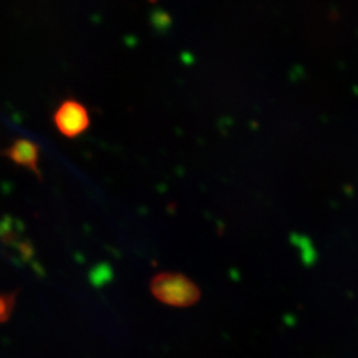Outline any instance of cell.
Returning a JSON list of instances; mask_svg holds the SVG:
<instances>
[{
  "label": "cell",
  "mask_w": 358,
  "mask_h": 358,
  "mask_svg": "<svg viewBox=\"0 0 358 358\" xmlns=\"http://www.w3.org/2000/svg\"><path fill=\"white\" fill-rule=\"evenodd\" d=\"M13 297H0V320L7 319L13 308Z\"/></svg>",
  "instance_id": "277c9868"
},
{
  "label": "cell",
  "mask_w": 358,
  "mask_h": 358,
  "mask_svg": "<svg viewBox=\"0 0 358 358\" xmlns=\"http://www.w3.org/2000/svg\"><path fill=\"white\" fill-rule=\"evenodd\" d=\"M150 292L162 304L174 308L195 306L202 291L196 282L179 272H159L150 280Z\"/></svg>",
  "instance_id": "6da1fadb"
},
{
  "label": "cell",
  "mask_w": 358,
  "mask_h": 358,
  "mask_svg": "<svg viewBox=\"0 0 358 358\" xmlns=\"http://www.w3.org/2000/svg\"><path fill=\"white\" fill-rule=\"evenodd\" d=\"M6 155L19 166L27 167L32 173L40 177L38 170V158L40 150L35 142L29 140H16L13 145L6 150Z\"/></svg>",
  "instance_id": "3957f363"
},
{
  "label": "cell",
  "mask_w": 358,
  "mask_h": 358,
  "mask_svg": "<svg viewBox=\"0 0 358 358\" xmlns=\"http://www.w3.org/2000/svg\"><path fill=\"white\" fill-rule=\"evenodd\" d=\"M52 120L57 131L71 140L83 136L90 127V110L75 99H66L60 103Z\"/></svg>",
  "instance_id": "7a4b0ae2"
}]
</instances>
